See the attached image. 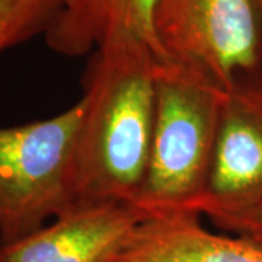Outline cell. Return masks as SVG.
Segmentation results:
<instances>
[{
    "mask_svg": "<svg viewBox=\"0 0 262 262\" xmlns=\"http://www.w3.org/2000/svg\"><path fill=\"white\" fill-rule=\"evenodd\" d=\"M158 57L118 41L95 50L86 69L75 165L76 206H133L149 162Z\"/></svg>",
    "mask_w": 262,
    "mask_h": 262,
    "instance_id": "1",
    "label": "cell"
},
{
    "mask_svg": "<svg viewBox=\"0 0 262 262\" xmlns=\"http://www.w3.org/2000/svg\"><path fill=\"white\" fill-rule=\"evenodd\" d=\"M225 96L204 76L158 63L149 162L133 204L146 220L200 217Z\"/></svg>",
    "mask_w": 262,
    "mask_h": 262,
    "instance_id": "2",
    "label": "cell"
},
{
    "mask_svg": "<svg viewBox=\"0 0 262 262\" xmlns=\"http://www.w3.org/2000/svg\"><path fill=\"white\" fill-rule=\"evenodd\" d=\"M82 101L46 120L0 127V245L39 230L76 206Z\"/></svg>",
    "mask_w": 262,
    "mask_h": 262,
    "instance_id": "3",
    "label": "cell"
},
{
    "mask_svg": "<svg viewBox=\"0 0 262 262\" xmlns=\"http://www.w3.org/2000/svg\"><path fill=\"white\" fill-rule=\"evenodd\" d=\"M258 20L252 0H159L153 25L165 61L227 91L262 63Z\"/></svg>",
    "mask_w": 262,
    "mask_h": 262,
    "instance_id": "4",
    "label": "cell"
},
{
    "mask_svg": "<svg viewBox=\"0 0 262 262\" xmlns=\"http://www.w3.org/2000/svg\"><path fill=\"white\" fill-rule=\"evenodd\" d=\"M262 201V84L251 76L226 91L206 194L198 215L208 220Z\"/></svg>",
    "mask_w": 262,
    "mask_h": 262,
    "instance_id": "5",
    "label": "cell"
},
{
    "mask_svg": "<svg viewBox=\"0 0 262 262\" xmlns=\"http://www.w3.org/2000/svg\"><path fill=\"white\" fill-rule=\"evenodd\" d=\"M143 222L127 204L75 206L27 237L0 245V262H115Z\"/></svg>",
    "mask_w": 262,
    "mask_h": 262,
    "instance_id": "6",
    "label": "cell"
},
{
    "mask_svg": "<svg viewBox=\"0 0 262 262\" xmlns=\"http://www.w3.org/2000/svg\"><path fill=\"white\" fill-rule=\"evenodd\" d=\"M159 0H63L44 34L61 56L79 57L118 41L144 44L165 61L155 34Z\"/></svg>",
    "mask_w": 262,
    "mask_h": 262,
    "instance_id": "7",
    "label": "cell"
},
{
    "mask_svg": "<svg viewBox=\"0 0 262 262\" xmlns=\"http://www.w3.org/2000/svg\"><path fill=\"white\" fill-rule=\"evenodd\" d=\"M115 262H262V248L233 234L211 233L200 217L143 222Z\"/></svg>",
    "mask_w": 262,
    "mask_h": 262,
    "instance_id": "8",
    "label": "cell"
},
{
    "mask_svg": "<svg viewBox=\"0 0 262 262\" xmlns=\"http://www.w3.org/2000/svg\"><path fill=\"white\" fill-rule=\"evenodd\" d=\"M63 0H0V53L46 34Z\"/></svg>",
    "mask_w": 262,
    "mask_h": 262,
    "instance_id": "9",
    "label": "cell"
},
{
    "mask_svg": "<svg viewBox=\"0 0 262 262\" xmlns=\"http://www.w3.org/2000/svg\"><path fill=\"white\" fill-rule=\"evenodd\" d=\"M210 222L226 233L244 237L262 248V201L242 211L210 219Z\"/></svg>",
    "mask_w": 262,
    "mask_h": 262,
    "instance_id": "10",
    "label": "cell"
},
{
    "mask_svg": "<svg viewBox=\"0 0 262 262\" xmlns=\"http://www.w3.org/2000/svg\"><path fill=\"white\" fill-rule=\"evenodd\" d=\"M252 3L253 6H255V9H256V12H258V16L262 20V0H252Z\"/></svg>",
    "mask_w": 262,
    "mask_h": 262,
    "instance_id": "11",
    "label": "cell"
}]
</instances>
